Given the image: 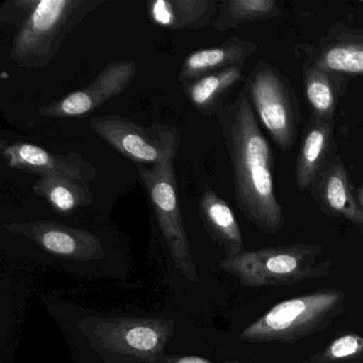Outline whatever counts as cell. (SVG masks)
<instances>
[{
	"label": "cell",
	"instance_id": "3",
	"mask_svg": "<svg viewBox=\"0 0 363 363\" xmlns=\"http://www.w3.org/2000/svg\"><path fill=\"white\" fill-rule=\"evenodd\" d=\"M346 293L323 289L280 301L246 327L240 341L292 344L331 326L345 310Z\"/></svg>",
	"mask_w": 363,
	"mask_h": 363
},
{
	"label": "cell",
	"instance_id": "13",
	"mask_svg": "<svg viewBox=\"0 0 363 363\" xmlns=\"http://www.w3.org/2000/svg\"><path fill=\"white\" fill-rule=\"evenodd\" d=\"M320 212L342 218L363 231V209L359 205L347 169L335 155L309 191Z\"/></svg>",
	"mask_w": 363,
	"mask_h": 363
},
{
	"label": "cell",
	"instance_id": "14",
	"mask_svg": "<svg viewBox=\"0 0 363 363\" xmlns=\"http://www.w3.org/2000/svg\"><path fill=\"white\" fill-rule=\"evenodd\" d=\"M335 122L310 118L299 146L294 179L301 191H310L314 182L337 154L335 142Z\"/></svg>",
	"mask_w": 363,
	"mask_h": 363
},
{
	"label": "cell",
	"instance_id": "15",
	"mask_svg": "<svg viewBox=\"0 0 363 363\" xmlns=\"http://www.w3.org/2000/svg\"><path fill=\"white\" fill-rule=\"evenodd\" d=\"M257 50L258 45L255 42L239 37H230L220 45L195 50L184 59L178 75V82L182 84H189L227 67L244 65Z\"/></svg>",
	"mask_w": 363,
	"mask_h": 363
},
{
	"label": "cell",
	"instance_id": "4",
	"mask_svg": "<svg viewBox=\"0 0 363 363\" xmlns=\"http://www.w3.org/2000/svg\"><path fill=\"white\" fill-rule=\"evenodd\" d=\"M105 0H40L26 23L16 30L9 57L16 67H48L63 42Z\"/></svg>",
	"mask_w": 363,
	"mask_h": 363
},
{
	"label": "cell",
	"instance_id": "7",
	"mask_svg": "<svg viewBox=\"0 0 363 363\" xmlns=\"http://www.w3.org/2000/svg\"><path fill=\"white\" fill-rule=\"evenodd\" d=\"M137 171L176 267L190 281H199L180 210L174 160L156 167L137 165Z\"/></svg>",
	"mask_w": 363,
	"mask_h": 363
},
{
	"label": "cell",
	"instance_id": "19",
	"mask_svg": "<svg viewBox=\"0 0 363 363\" xmlns=\"http://www.w3.org/2000/svg\"><path fill=\"white\" fill-rule=\"evenodd\" d=\"M348 82L350 79L344 76L306 62L303 84L312 118L323 122H335L337 104Z\"/></svg>",
	"mask_w": 363,
	"mask_h": 363
},
{
	"label": "cell",
	"instance_id": "2",
	"mask_svg": "<svg viewBox=\"0 0 363 363\" xmlns=\"http://www.w3.org/2000/svg\"><path fill=\"white\" fill-rule=\"evenodd\" d=\"M318 244L295 243L245 250L220 261L223 271L250 288L293 286L306 280L328 277L333 263Z\"/></svg>",
	"mask_w": 363,
	"mask_h": 363
},
{
	"label": "cell",
	"instance_id": "1",
	"mask_svg": "<svg viewBox=\"0 0 363 363\" xmlns=\"http://www.w3.org/2000/svg\"><path fill=\"white\" fill-rule=\"evenodd\" d=\"M216 116L233 169L238 207L259 230L276 235L286 218L274 186L273 154L245 86Z\"/></svg>",
	"mask_w": 363,
	"mask_h": 363
},
{
	"label": "cell",
	"instance_id": "11",
	"mask_svg": "<svg viewBox=\"0 0 363 363\" xmlns=\"http://www.w3.org/2000/svg\"><path fill=\"white\" fill-rule=\"evenodd\" d=\"M4 227L10 233L23 235L45 252L61 258L90 261L99 260L104 256L101 239L82 229L52 220L10 223Z\"/></svg>",
	"mask_w": 363,
	"mask_h": 363
},
{
	"label": "cell",
	"instance_id": "8",
	"mask_svg": "<svg viewBox=\"0 0 363 363\" xmlns=\"http://www.w3.org/2000/svg\"><path fill=\"white\" fill-rule=\"evenodd\" d=\"M82 329L99 350L152 360L164 350L174 324L152 318H86Z\"/></svg>",
	"mask_w": 363,
	"mask_h": 363
},
{
	"label": "cell",
	"instance_id": "12",
	"mask_svg": "<svg viewBox=\"0 0 363 363\" xmlns=\"http://www.w3.org/2000/svg\"><path fill=\"white\" fill-rule=\"evenodd\" d=\"M312 63L326 71L350 78L363 75V30L335 23L320 38L318 45H301Z\"/></svg>",
	"mask_w": 363,
	"mask_h": 363
},
{
	"label": "cell",
	"instance_id": "20",
	"mask_svg": "<svg viewBox=\"0 0 363 363\" xmlns=\"http://www.w3.org/2000/svg\"><path fill=\"white\" fill-rule=\"evenodd\" d=\"M33 189L38 196L43 197L60 216H71L76 210L88 207L94 201L89 184L65 176H40Z\"/></svg>",
	"mask_w": 363,
	"mask_h": 363
},
{
	"label": "cell",
	"instance_id": "17",
	"mask_svg": "<svg viewBox=\"0 0 363 363\" xmlns=\"http://www.w3.org/2000/svg\"><path fill=\"white\" fill-rule=\"evenodd\" d=\"M199 210L206 230L223 248L226 258H233L245 252L243 235L235 213L228 203L210 186H206L201 193Z\"/></svg>",
	"mask_w": 363,
	"mask_h": 363
},
{
	"label": "cell",
	"instance_id": "10",
	"mask_svg": "<svg viewBox=\"0 0 363 363\" xmlns=\"http://www.w3.org/2000/svg\"><path fill=\"white\" fill-rule=\"evenodd\" d=\"M0 155L10 169L35 175H58L91 184L97 177L96 167L79 152L54 154L27 142H0Z\"/></svg>",
	"mask_w": 363,
	"mask_h": 363
},
{
	"label": "cell",
	"instance_id": "18",
	"mask_svg": "<svg viewBox=\"0 0 363 363\" xmlns=\"http://www.w3.org/2000/svg\"><path fill=\"white\" fill-rule=\"evenodd\" d=\"M243 76L244 65H233L182 84V90L199 113L213 116L226 106L227 97L243 79Z\"/></svg>",
	"mask_w": 363,
	"mask_h": 363
},
{
	"label": "cell",
	"instance_id": "26",
	"mask_svg": "<svg viewBox=\"0 0 363 363\" xmlns=\"http://www.w3.org/2000/svg\"><path fill=\"white\" fill-rule=\"evenodd\" d=\"M360 3H361V4H363V0H361Z\"/></svg>",
	"mask_w": 363,
	"mask_h": 363
},
{
	"label": "cell",
	"instance_id": "22",
	"mask_svg": "<svg viewBox=\"0 0 363 363\" xmlns=\"http://www.w3.org/2000/svg\"><path fill=\"white\" fill-rule=\"evenodd\" d=\"M301 363H363V335L354 333L339 335Z\"/></svg>",
	"mask_w": 363,
	"mask_h": 363
},
{
	"label": "cell",
	"instance_id": "6",
	"mask_svg": "<svg viewBox=\"0 0 363 363\" xmlns=\"http://www.w3.org/2000/svg\"><path fill=\"white\" fill-rule=\"evenodd\" d=\"M92 130L131 162L156 167L175 160L182 145V133L175 126L152 124L143 126L124 116H94Z\"/></svg>",
	"mask_w": 363,
	"mask_h": 363
},
{
	"label": "cell",
	"instance_id": "9",
	"mask_svg": "<svg viewBox=\"0 0 363 363\" xmlns=\"http://www.w3.org/2000/svg\"><path fill=\"white\" fill-rule=\"evenodd\" d=\"M137 73L135 61H113L84 88L42 106L39 114L44 118H74L92 113L128 89Z\"/></svg>",
	"mask_w": 363,
	"mask_h": 363
},
{
	"label": "cell",
	"instance_id": "16",
	"mask_svg": "<svg viewBox=\"0 0 363 363\" xmlns=\"http://www.w3.org/2000/svg\"><path fill=\"white\" fill-rule=\"evenodd\" d=\"M152 24L172 31L201 30L213 23L214 0H152L147 3Z\"/></svg>",
	"mask_w": 363,
	"mask_h": 363
},
{
	"label": "cell",
	"instance_id": "23",
	"mask_svg": "<svg viewBox=\"0 0 363 363\" xmlns=\"http://www.w3.org/2000/svg\"><path fill=\"white\" fill-rule=\"evenodd\" d=\"M40 0H6L0 7V23L21 28L30 18Z\"/></svg>",
	"mask_w": 363,
	"mask_h": 363
},
{
	"label": "cell",
	"instance_id": "24",
	"mask_svg": "<svg viewBox=\"0 0 363 363\" xmlns=\"http://www.w3.org/2000/svg\"><path fill=\"white\" fill-rule=\"evenodd\" d=\"M156 363H216L211 362L205 358L196 356H184V357H167V358L160 359ZM222 363H241L239 361H227Z\"/></svg>",
	"mask_w": 363,
	"mask_h": 363
},
{
	"label": "cell",
	"instance_id": "5",
	"mask_svg": "<svg viewBox=\"0 0 363 363\" xmlns=\"http://www.w3.org/2000/svg\"><path fill=\"white\" fill-rule=\"evenodd\" d=\"M252 109L281 152L296 141L301 120L299 103L288 78L271 63L260 60L245 84Z\"/></svg>",
	"mask_w": 363,
	"mask_h": 363
},
{
	"label": "cell",
	"instance_id": "21",
	"mask_svg": "<svg viewBox=\"0 0 363 363\" xmlns=\"http://www.w3.org/2000/svg\"><path fill=\"white\" fill-rule=\"evenodd\" d=\"M281 16L274 0H223L212 26L218 33H227L250 23L262 22Z\"/></svg>",
	"mask_w": 363,
	"mask_h": 363
},
{
	"label": "cell",
	"instance_id": "25",
	"mask_svg": "<svg viewBox=\"0 0 363 363\" xmlns=\"http://www.w3.org/2000/svg\"><path fill=\"white\" fill-rule=\"evenodd\" d=\"M354 195H356V199L357 201H358L359 205H360L361 208L363 209V184L354 190Z\"/></svg>",
	"mask_w": 363,
	"mask_h": 363
}]
</instances>
